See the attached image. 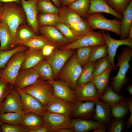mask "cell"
I'll use <instances>...</instances> for the list:
<instances>
[{"mask_svg": "<svg viewBox=\"0 0 132 132\" xmlns=\"http://www.w3.org/2000/svg\"><path fill=\"white\" fill-rule=\"evenodd\" d=\"M132 56V47L128 46L123 48L121 53L117 57V63L114 70L118 67L119 69L110 85L118 94L121 95L122 87L131 81L126 74L130 68L129 62Z\"/></svg>", "mask_w": 132, "mask_h": 132, "instance_id": "obj_1", "label": "cell"}, {"mask_svg": "<svg viewBox=\"0 0 132 132\" xmlns=\"http://www.w3.org/2000/svg\"><path fill=\"white\" fill-rule=\"evenodd\" d=\"M1 5L3 11L2 21L7 23L16 40L17 28L21 24L27 23L24 10L21 4L15 2L1 3Z\"/></svg>", "mask_w": 132, "mask_h": 132, "instance_id": "obj_2", "label": "cell"}, {"mask_svg": "<svg viewBox=\"0 0 132 132\" xmlns=\"http://www.w3.org/2000/svg\"><path fill=\"white\" fill-rule=\"evenodd\" d=\"M82 68V66L77 61L76 52L75 51L62 68L56 79L63 81L74 90L76 87L77 82Z\"/></svg>", "mask_w": 132, "mask_h": 132, "instance_id": "obj_3", "label": "cell"}, {"mask_svg": "<svg viewBox=\"0 0 132 132\" xmlns=\"http://www.w3.org/2000/svg\"><path fill=\"white\" fill-rule=\"evenodd\" d=\"M86 19L93 30L100 29L108 31L120 36L121 20L118 19H109L101 13H96L88 14Z\"/></svg>", "mask_w": 132, "mask_h": 132, "instance_id": "obj_4", "label": "cell"}, {"mask_svg": "<svg viewBox=\"0 0 132 132\" xmlns=\"http://www.w3.org/2000/svg\"><path fill=\"white\" fill-rule=\"evenodd\" d=\"M22 90L38 99L45 107L53 93L52 87L40 78L33 84Z\"/></svg>", "mask_w": 132, "mask_h": 132, "instance_id": "obj_5", "label": "cell"}, {"mask_svg": "<svg viewBox=\"0 0 132 132\" xmlns=\"http://www.w3.org/2000/svg\"><path fill=\"white\" fill-rule=\"evenodd\" d=\"M25 56L24 51L15 54L7 63L5 67L0 69V77L14 85Z\"/></svg>", "mask_w": 132, "mask_h": 132, "instance_id": "obj_6", "label": "cell"}, {"mask_svg": "<svg viewBox=\"0 0 132 132\" xmlns=\"http://www.w3.org/2000/svg\"><path fill=\"white\" fill-rule=\"evenodd\" d=\"M105 44V41L102 33L93 31L61 49L74 50L82 47H92Z\"/></svg>", "mask_w": 132, "mask_h": 132, "instance_id": "obj_7", "label": "cell"}, {"mask_svg": "<svg viewBox=\"0 0 132 132\" xmlns=\"http://www.w3.org/2000/svg\"><path fill=\"white\" fill-rule=\"evenodd\" d=\"M74 51V50L56 49L50 55L45 57L52 67L55 79Z\"/></svg>", "mask_w": 132, "mask_h": 132, "instance_id": "obj_8", "label": "cell"}, {"mask_svg": "<svg viewBox=\"0 0 132 132\" xmlns=\"http://www.w3.org/2000/svg\"><path fill=\"white\" fill-rule=\"evenodd\" d=\"M15 88L21 96L22 112L25 113L32 112L43 117L47 112L44 105L37 99L22 89Z\"/></svg>", "mask_w": 132, "mask_h": 132, "instance_id": "obj_9", "label": "cell"}, {"mask_svg": "<svg viewBox=\"0 0 132 132\" xmlns=\"http://www.w3.org/2000/svg\"><path fill=\"white\" fill-rule=\"evenodd\" d=\"M43 117L44 126L48 128L49 132H56L62 128H71L70 117L47 112Z\"/></svg>", "mask_w": 132, "mask_h": 132, "instance_id": "obj_10", "label": "cell"}, {"mask_svg": "<svg viewBox=\"0 0 132 132\" xmlns=\"http://www.w3.org/2000/svg\"><path fill=\"white\" fill-rule=\"evenodd\" d=\"M57 79L45 81L52 87L53 95L56 97L75 104L78 100L75 95L74 90L63 81Z\"/></svg>", "mask_w": 132, "mask_h": 132, "instance_id": "obj_11", "label": "cell"}, {"mask_svg": "<svg viewBox=\"0 0 132 132\" xmlns=\"http://www.w3.org/2000/svg\"><path fill=\"white\" fill-rule=\"evenodd\" d=\"M9 112H23L21 96L14 87L0 103V114Z\"/></svg>", "mask_w": 132, "mask_h": 132, "instance_id": "obj_12", "label": "cell"}, {"mask_svg": "<svg viewBox=\"0 0 132 132\" xmlns=\"http://www.w3.org/2000/svg\"><path fill=\"white\" fill-rule=\"evenodd\" d=\"M75 104L55 97H50L45 108L47 112L56 113L70 117Z\"/></svg>", "mask_w": 132, "mask_h": 132, "instance_id": "obj_13", "label": "cell"}, {"mask_svg": "<svg viewBox=\"0 0 132 132\" xmlns=\"http://www.w3.org/2000/svg\"><path fill=\"white\" fill-rule=\"evenodd\" d=\"M39 32L41 35L52 43L57 48H61L70 43L55 26H40Z\"/></svg>", "mask_w": 132, "mask_h": 132, "instance_id": "obj_14", "label": "cell"}, {"mask_svg": "<svg viewBox=\"0 0 132 132\" xmlns=\"http://www.w3.org/2000/svg\"><path fill=\"white\" fill-rule=\"evenodd\" d=\"M25 13L27 24L33 29L36 33H39V25L38 22L39 14L37 6V0H20Z\"/></svg>", "mask_w": 132, "mask_h": 132, "instance_id": "obj_15", "label": "cell"}, {"mask_svg": "<svg viewBox=\"0 0 132 132\" xmlns=\"http://www.w3.org/2000/svg\"><path fill=\"white\" fill-rule=\"evenodd\" d=\"M95 101L77 100L75 104L70 117L86 120H93L95 114Z\"/></svg>", "mask_w": 132, "mask_h": 132, "instance_id": "obj_16", "label": "cell"}, {"mask_svg": "<svg viewBox=\"0 0 132 132\" xmlns=\"http://www.w3.org/2000/svg\"><path fill=\"white\" fill-rule=\"evenodd\" d=\"M104 36L107 45L108 55L114 69V58L116 51L118 47L120 45H124L132 47V40L127 38L123 39L117 40L112 37L108 33H105L101 31Z\"/></svg>", "mask_w": 132, "mask_h": 132, "instance_id": "obj_17", "label": "cell"}, {"mask_svg": "<svg viewBox=\"0 0 132 132\" xmlns=\"http://www.w3.org/2000/svg\"><path fill=\"white\" fill-rule=\"evenodd\" d=\"M74 90L76 97L79 101H95L99 97L97 89L92 81L81 86H77Z\"/></svg>", "mask_w": 132, "mask_h": 132, "instance_id": "obj_18", "label": "cell"}, {"mask_svg": "<svg viewBox=\"0 0 132 132\" xmlns=\"http://www.w3.org/2000/svg\"><path fill=\"white\" fill-rule=\"evenodd\" d=\"M39 78L33 68L20 70L15 79L14 87L22 89L33 84Z\"/></svg>", "mask_w": 132, "mask_h": 132, "instance_id": "obj_19", "label": "cell"}, {"mask_svg": "<svg viewBox=\"0 0 132 132\" xmlns=\"http://www.w3.org/2000/svg\"><path fill=\"white\" fill-rule=\"evenodd\" d=\"M95 106L93 120L103 124L110 126L111 121L110 106L99 99L95 101Z\"/></svg>", "mask_w": 132, "mask_h": 132, "instance_id": "obj_20", "label": "cell"}, {"mask_svg": "<svg viewBox=\"0 0 132 132\" xmlns=\"http://www.w3.org/2000/svg\"><path fill=\"white\" fill-rule=\"evenodd\" d=\"M16 40L7 23L2 21L0 23V50H8L16 46Z\"/></svg>", "mask_w": 132, "mask_h": 132, "instance_id": "obj_21", "label": "cell"}, {"mask_svg": "<svg viewBox=\"0 0 132 132\" xmlns=\"http://www.w3.org/2000/svg\"><path fill=\"white\" fill-rule=\"evenodd\" d=\"M108 126L92 120L73 118L71 120V126L75 132H87L99 127Z\"/></svg>", "mask_w": 132, "mask_h": 132, "instance_id": "obj_22", "label": "cell"}, {"mask_svg": "<svg viewBox=\"0 0 132 132\" xmlns=\"http://www.w3.org/2000/svg\"><path fill=\"white\" fill-rule=\"evenodd\" d=\"M102 12L110 14L121 21L122 18V15L113 9L106 0H90L88 14Z\"/></svg>", "mask_w": 132, "mask_h": 132, "instance_id": "obj_23", "label": "cell"}, {"mask_svg": "<svg viewBox=\"0 0 132 132\" xmlns=\"http://www.w3.org/2000/svg\"><path fill=\"white\" fill-rule=\"evenodd\" d=\"M24 52L25 56L20 70L33 68L41 60L45 59L42 54L41 49H34L28 48Z\"/></svg>", "mask_w": 132, "mask_h": 132, "instance_id": "obj_24", "label": "cell"}, {"mask_svg": "<svg viewBox=\"0 0 132 132\" xmlns=\"http://www.w3.org/2000/svg\"><path fill=\"white\" fill-rule=\"evenodd\" d=\"M121 21L120 39L127 38L130 29L132 26V0H131L122 14Z\"/></svg>", "mask_w": 132, "mask_h": 132, "instance_id": "obj_25", "label": "cell"}, {"mask_svg": "<svg viewBox=\"0 0 132 132\" xmlns=\"http://www.w3.org/2000/svg\"><path fill=\"white\" fill-rule=\"evenodd\" d=\"M61 22L68 26L83 19L67 6H62L58 14Z\"/></svg>", "mask_w": 132, "mask_h": 132, "instance_id": "obj_26", "label": "cell"}, {"mask_svg": "<svg viewBox=\"0 0 132 132\" xmlns=\"http://www.w3.org/2000/svg\"><path fill=\"white\" fill-rule=\"evenodd\" d=\"M113 70V67H111L103 72L92 78L91 81L93 83L96 88L99 97L102 96L105 90L109 85L110 74Z\"/></svg>", "mask_w": 132, "mask_h": 132, "instance_id": "obj_27", "label": "cell"}, {"mask_svg": "<svg viewBox=\"0 0 132 132\" xmlns=\"http://www.w3.org/2000/svg\"><path fill=\"white\" fill-rule=\"evenodd\" d=\"M21 125L30 130L44 126L43 117L32 112L24 113Z\"/></svg>", "mask_w": 132, "mask_h": 132, "instance_id": "obj_28", "label": "cell"}, {"mask_svg": "<svg viewBox=\"0 0 132 132\" xmlns=\"http://www.w3.org/2000/svg\"><path fill=\"white\" fill-rule=\"evenodd\" d=\"M37 34L33 28L27 23L20 25L15 33L16 44L19 42H25L36 37Z\"/></svg>", "mask_w": 132, "mask_h": 132, "instance_id": "obj_29", "label": "cell"}, {"mask_svg": "<svg viewBox=\"0 0 132 132\" xmlns=\"http://www.w3.org/2000/svg\"><path fill=\"white\" fill-rule=\"evenodd\" d=\"M33 68L41 79L45 81L55 79L52 67L45 59L41 60Z\"/></svg>", "mask_w": 132, "mask_h": 132, "instance_id": "obj_30", "label": "cell"}, {"mask_svg": "<svg viewBox=\"0 0 132 132\" xmlns=\"http://www.w3.org/2000/svg\"><path fill=\"white\" fill-rule=\"evenodd\" d=\"M125 99L121 95L115 92L111 87L109 85L99 99L110 106L117 104Z\"/></svg>", "mask_w": 132, "mask_h": 132, "instance_id": "obj_31", "label": "cell"}, {"mask_svg": "<svg viewBox=\"0 0 132 132\" xmlns=\"http://www.w3.org/2000/svg\"><path fill=\"white\" fill-rule=\"evenodd\" d=\"M96 61H89L83 66L81 73L77 82L76 87L82 86L91 81Z\"/></svg>", "mask_w": 132, "mask_h": 132, "instance_id": "obj_32", "label": "cell"}, {"mask_svg": "<svg viewBox=\"0 0 132 132\" xmlns=\"http://www.w3.org/2000/svg\"><path fill=\"white\" fill-rule=\"evenodd\" d=\"M90 0H77L67 6L82 18L86 19L88 14Z\"/></svg>", "mask_w": 132, "mask_h": 132, "instance_id": "obj_33", "label": "cell"}, {"mask_svg": "<svg viewBox=\"0 0 132 132\" xmlns=\"http://www.w3.org/2000/svg\"><path fill=\"white\" fill-rule=\"evenodd\" d=\"M47 44L52 45L55 46L47 39L41 35H37L36 37L27 41L19 42L17 44V46L23 45L28 47L29 48L34 49H41L44 46Z\"/></svg>", "mask_w": 132, "mask_h": 132, "instance_id": "obj_34", "label": "cell"}, {"mask_svg": "<svg viewBox=\"0 0 132 132\" xmlns=\"http://www.w3.org/2000/svg\"><path fill=\"white\" fill-rule=\"evenodd\" d=\"M69 27L79 38L94 31L86 19H83Z\"/></svg>", "mask_w": 132, "mask_h": 132, "instance_id": "obj_35", "label": "cell"}, {"mask_svg": "<svg viewBox=\"0 0 132 132\" xmlns=\"http://www.w3.org/2000/svg\"><path fill=\"white\" fill-rule=\"evenodd\" d=\"M24 113L22 112H6L0 114L1 122L14 125H21Z\"/></svg>", "mask_w": 132, "mask_h": 132, "instance_id": "obj_36", "label": "cell"}, {"mask_svg": "<svg viewBox=\"0 0 132 132\" xmlns=\"http://www.w3.org/2000/svg\"><path fill=\"white\" fill-rule=\"evenodd\" d=\"M28 48L26 46L19 45L9 50H0V69L5 67L7 63L15 54L20 51H24Z\"/></svg>", "mask_w": 132, "mask_h": 132, "instance_id": "obj_37", "label": "cell"}, {"mask_svg": "<svg viewBox=\"0 0 132 132\" xmlns=\"http://www.w3.org/2000/svg\"><path fill=\"white\" fill-rule=\"evenodd\" d=\"M38 22L39 26H55L57 24L61 22L58 14L52 13L39 14Z\"/></svg>", "mask_w": 132, "mask_h": 132, "instance_id": "obj_38", "label": "cell"}, {"mask_svg": "<svg viewBox=\"0 0 132 132\" xmlns=\"http://www.w3.org/2000/svg\"><path fill=\"white\" fill-rule=\"evenodd\" d=\"M110 106L111 116L113 118H124L129 112L126 99L117 104Z\"/></svg>", "mask_w": 132, "mask_h": 132, "instance_id": "obj_39", "label": "cell"}, {"mask_svg": "<svg viewBox=\"0 0 132 132\" xmlns=\"http://www.w3.org/2000/svg\"><path fill=\"white\" fill-rule=\"evenodd\" d=\"M36 6L40 13H58L59 8L51 0H37Z\"/></svg>", "mask_w": 132, "mask_h": 132, "instance_id": "obj_40", "label": "cell"}, {"mask_svg": "<svg viewBox=\"0 0 132 132\" xmlns=\"http://www.w3.org/2000/svg\"><path fill=\"white\" fill-rule=\"evenodd\" d=\"M111 66H112L108 55L98 60L96 63L92 79Z\"/></svg>", "mask_w": 132, "mask_h": 132, "instance_id": "obj_41", "label": "cell"}, {"mask_svg": "<svg viewBox=\"0 0 132 132\" xmlns=\"http://www.w3.org/2000/svg\"><path fill=\"white\" fill-rule=\"evenodd\" d=\"M92 48L91 47H84L76 49L77 61L82 66L89 62Z\"/></svg>", "mask_w": 132, "mask_h": 132, "instance_id": "obj_42", "label": "cell"}, {"mask_svg": "<svg viewBox=\"0 0 132 132\" xmlns=\"http://www.w3.org/2000/svg\"><path fill=\"white\" fill-rule=\"evenodd\" d=\"M108 55L107 45L106 44L92 47L89 61L95 62Z\"/></svg>", "mask_w": 132, "mask_h": 132, "instance_id": "obj_43", "label": "cell"}, {"mask_svg": "<svg viewBox=\"0 0 132 132\" xmlns=\"http://www.w3.org/2000/svg\"><path fill=\"white\" fill-rule=\"evenodd\" d=\"M55 27L70 43L79 38L74 34L68 25L63 23H59Z\"/></svg>", "mask_w": 132, "mask_h": 132, "instance_id": "obj_44", "label": "cell"}, {"mask_svg": "<svg viewBox=\"0 0 132 132\" xmlns=\"http://www.w3.org/2000/svg\"><path fill=\"white\" fill-rule=\"evenodd\" d=\"M115 11L122 15L131 0H106Z\"/></svg>", "mask_w": 132, "mask_h": 132, "instance_id": "obj_45", "label": "cell"}, {"mask_svg": "<svg viewBox=\"0 0 132 132\" xmlns=\"http://www.w3.org/2000/svg\"><path fill=\"white\" fill-rule=\"evenodd\" d=\"M1 132H28L30 129L21 125H14L1 123Z\"/></svg>", "mask_w": 132, "mask_h": 132, "instance_id": "obj_46", "label": "cell"}, {"mask_svg": "<svg viewBox=\"0 0 132 132\" xmlns=\"http://www.w3.org/2000/svg\"><path fill=\"white\" fill-rule=\"evenodd\" d=\"M14 85L0 77V103L10 93Z\"/></svg>", "mask_w": 132, "mask_h": 132, "instance_id": "obj_47", "label": "cell"}, {"mask_svg": "<svg viewBox=\"0 0 132 132\" xmlns=\"http://www.w3.org/2000/svg\"><path fill=\"white\" fill-rule=\"evenodd\" d=\"M124 118H113L111 120V124L108 132H121L123 131L125 128Z\"/></svg>", "mask_w": 132, "mask_h": 132, "instance_id": "obj_48", "label": "cell"}, {"mask_svg": "<svg viewBox=\"0 0 132 132\" xmlns=\"http://www.w3.org/2000/svg\"><path fill=\"white\" fill-rule=\"evenodd\" d=\"M126 100L128 105L130 116L127 120L125 122V124L127 131H128L131 128L132 124V97H128L126 99Z\"/></svg>", "mask_w": 132, "mask_h": 132, "instance_id": "obj_49", "label": "cell"}, {"mask_svg": "<svg viewBox=\"0 0 132 132\" xmlns=\"http://www.w3.org/2000/svg\"><path fill=\"white\" fill-rule=\"evenodd\" d=\"M57 48L54 45L47 44L44 46L41 49V51L43 55L45 57L50 55Z\"/></svg>", "mask_w": 132, "mask_h": 132, "instance_id": "obj_50", "label": "cell"}, {"mask_svg": "<svg viewBox=\"0 0 132 132\" xmlns=\"http://www.w3.org/2000/svg\"><path fill=\"white\" fill-rule=\"evenodd\" d=\"M28 132H49L48 129L46 127H43L30 130Z\"/></svg>", "mask_w": 132, "mask_h": 132, "instance_id": "obj_51", "label": "cell"}, {"mask_svg": "<svg viewBox=\"0 0 132 132\" xmlns=\"http://www.w3.org/2000/svg\"><path fill=\"white\" fill-rule=\"evenodd\" d=\"M62 6H67L77 0H59Z\"/></svg>", "mask_w": 132, "mask_h": 132, "instance_id": "obj_52", "label": "cell"}, {"mask_svg": "<svg viewBox=\"0 0 132 132\" xmlns=\"http://www.w3.org/2000/svg\"><path fill=\"white\" fill-rule=\"evenodd\" d=\"M108 126L99 127L93 130L92 132H106Z\"/></svg>", "mask_w": 132, "mask_h": 132, "instance_id": "obj_53", "label": "cell"}, {"mask_svg": "<svg viewBox=\"0 0 132 132\" xmlns=\"http://www.w3.org/2000/svg\"><path fill=\"white\" fill-rule=\"evenodd\" d=\"M56 132H74V131L72 128H67L59 129Z\"/></svg>", "mask_w": 132, "mask_h": 132, "instance_id": "obj_54", "label": "cell"}, {"mask_svg": "<svg viewBox=\"0 0 132 132\" xmlns=\"http://www.w3.org/2000/svg\"><path fill=\"white\" fill-rule=\"evenodd\" d=\"M15 2L21 4L20 0H0V3H6L9 2Z\"/></svg>", "mask_w": 132, "mask_h": 132, "instance_id": "obj_55", "label": "cell"}, {"mask_svg": "<svg viewBox=\"0 0 132 132\" xmlns=\"http://www.w3.org/2000/svg\"><path fill=\"white\" fill-rule=\"evenodd\" d=\"M128 84L127 85L126 88V91L131 95H132V85L131 84Z\"/></svg>", "mask_w": 132, "mask_h": 132, "instance_id": "obj_56", "label": "cell"}, {"mask_svg": "<svg viewBox=\"0 0 132 132\" xmlns=\"http://www.w3.org/2000/svg\"><path fill=\"white\" fill-rule=\"evenodd\" d=\"M57 7L59 8L61 6L59 0H51Z\"/></svg>", "mask_w": 132, "mask_h": 132, "instance_id": "obj_57", "label": "cell"}, {"mask_svg": "<svg viewBox=\"0 0 132 132\" xmlns=\"http://www.w3.org/2000/svg\"><path fill=\"white\" fill-rule=\"evenodd\" d=\"M3 11L1 5V3H0V23L2 20Z\"/></svg>", "mask_w": 132, "mask_h": 132, "instance_id": "obj_58", "label": "cell"}, {"mask_svg": "<svg viewBox=\"0 0 132 132\" xmlns=\"http://www.w3.org/2000/svg\"><path fill=\"white\" fill-rule=\"evenodd\" d=\"M128 38L132 40V26L130 29Z\"/></svg>", "mask_w": 132, "mask_h": 132, "instance_id": "obj_59", "label": "cell"}, {"mask_svg": "<svg viewBox=\"0 0 132 132\" xmlns=\"http://www.w3.org/2000/svg\"><path fill=\"white\" fill-rule=\"evenodd\" d=\"M1 123V122L0 121V132H1L0 130V125Z\"/></svg>", "mask_w": 132, "mask_h": 132, "instance_id": "obj_60", "label": "cell"}, {"mask_svg": "<svg viewBox=\"0 0 132 132\" xmlns=\"http://www.w3.org/2000/svg\"></svg>", "mask_w": 132, "mask_h": 132, "instance_id": "obj_61", "label": "cell"}]
</instances>
